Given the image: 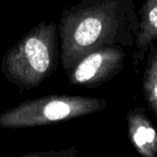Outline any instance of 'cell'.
<instances>
[{
	"instance_id": "cell-1",
	"label": "cell",
	"mask_w": 157,
	"mask_h": 157,
	"mask_svg": "<svg viewBox=\"0 0 157 157\" xmlns=\"http://www.w3.org/2000/svg\"><path fill=\"white\" fill-rule=\"evenodd\" d=\"M57 28L60 65L69 73L98 48L135 45L139 15L133 0H80L63 10Z\"/></svg>"
},
{
	"instance_id": "cell-2",
	"label": "cell",
	"mask_w": 157,
	"mask_h": 157,
	"mask_svg": "<svg viewBox=\"0 0 157 157\" xmlns=\"http://www.w3.org/2000/svg\"><path fill=\"white\" fill-rule=\"evenodd\" d=\"M57 37L54 22H41L31 28L3 55L0 69L6 80L23 90L42 85L56 67Z\"/></svg>"
},
{
	"instance_id": "cell-3",
	"label": "cell",
	"mask_w": 157,
	"mask_h": 157,
	"mask_svg": "<svg viewBox=\"0 0 157 157\" xmlns=\"http://www.w3.org/2000/svg\"><path fill=\"white\" fill-rule=\"evenodd\" d=\"M107 105L105 99L86 96L50 95L24 101L0 117V124L25 125L57 122L82 114L100 111Z\"/></svg>"
},
{
	"instance_id": "cell-4",
	"label": "cell",
	"mask_w": 157,
	"mask_h": 157,
	"mask_svg": "<svg viewBox=\"0 0 157 157\" xmlns=\"http://www.w3.org/2000/svg\"><path fill=\"white\" fill-rule=\"evenodd\" d=\"M126 53L118 45L105 46L90 52L68 73V81L75 86L93 88L110 81L124 68Z\"/></svg>"
},
{
	"instance_id": "cell-5",
	"label": "cell",
	"mask_w": 157,
	"mask_h": 157,
	"mask_svg": "<svg viewBox=\"0 0 157 157\" xmlns=\"http://www.w3.org/2000/svg\"><path fill=\"white\" fill-rule=\"evenodd\" d=\"M157 42V0H144L139 12V33L132 55L135 66L145 59L146 53Z\"/></svg>"
},
{
	"instance_id": "cell-6",
	"label": "cell",
	"mask_w": 157,
	"mask_h": 157,
	"mask_svg": "<svg viewBox=\"0 0 157 157\" xmlns=\"http://www.w3.org/2000/svg\"><path fill=\"white\" fill-rule=\"evenodd\" d=\"M129 132L135 146L144 157H156L157 130L142 108H136L128 114Z\"/></svg>"
},
{
	"instance_id": "cell-7",
	"label": "cell",
	"mask_w": 157,
	"mask_h": 157,
	"mask_svg": "<svg viewBox=\"0 0 157 157\" xmlns=\"http://www.w3.org/2000/svg\"><path fill=\"white\" fill-rule=\"evenodd\" d=\"M143 74V94L148 108L157 117V45L153 44Z\"/></svg>"
}]
</instances>
